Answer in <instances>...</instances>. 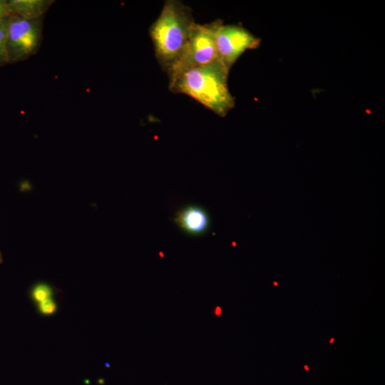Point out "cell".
<instances>
[{
	"instance_id": "9",
	"label": "cell",
	"mask_w": 385,
	"mask_h": 385,
	"mask_svg": "<svg viewBox=\"0 0 385 385\" xmlns=\"http://www.w3.org/2000/svg\"><path fill=\"white\" fill-rule=\"evenodd\" d=\"M9 18V17H8ZM8 18L0 21V67L8 64L6 39Z\"/></svg>"
},
{
	"instance_id": "6",
	"label": "cell",
	"mask_w": 385,
	"mask_h": 385,
	"mask_svg": "<svg viewBox=\"0 0 385 385\" xmlns=\"http://www.w3.org/2000/svg\"><path fill=\"white\" fill-rule=\"evenodd\" d=\"M173 220L182 232L193 237L204 235L211 226L210 216L207 210L195 204L181 207L175 213Z\"/></svg>"
},
{
	"instance_id": "2",
	"label": "cell",
	"mask_w": 385,
	"mask_h": 385,
	"mask_svg": "<svg viewBox=\"0 0 385 385\" xmlns=\"http://www.w3.org/2000/svg\"><path fill=\"white\" fill-rule=\"evenodd\" d=\"M195 22L192 9L180 1L167 0L149 29L155 56L167 73L181 56Z\"/></svg>"
},
{
	"instance_id": "5",
	"label": "cell",
	"mask_w": 385,
	"mask_h": 385,
	"mask_svg": "<svg viewBox=\"0 0 385 385\" xmlns=\"http://www.w3.org/2000/svg\"><path fill=\"white\" fill-rule=\"evenodd\" d=\"M260 41V38L242 25H225L222 22L215 35L218 59L230 70L244 52L258 48Z\"/></svg>"
},
{
	"instance_id": "14",
	"label": "cell",
	"mask_w": 385,
	"mask_h": 385,
	"mask_svg": "<svg viewBox=\"0 0 385 385\" xmlns=\"http://www.w3.org/2000/svg\"><path fill=\"white\" fill-rule=\"evenodd\" d=\"M274 285H277V282H274Z\"/></svg>"
},
{
	"instance_id": "1",
	"label": "cell",
	"mask_w": 385,
	"mask_h": 385,
	"mask_svg": "<svg viewBox=\"0 0 385 385\" xmlns=\"http://www.w3.org/2000/svg\"><path fill=\"white\" fill-rule=\"evenodd\" d=\"M230 69L220 61L186 70L169 80V89L187 95L220 117H225L235 105L227 79Z\"/></svg>"
},
{
	"instance_id": "4",
	"label": "cell",
	"mask_w": 385,
	"mask_h": 385,
	"mask_svg": "<svg viewBox=\"0 0 385 385\" xmlns=\"http://www.w3.org/2000/svg\"><path fill=\"white\" fill-rule=\"evenodd\" d=\"M43 29V17L26 19L9 16L6 39L8 64L24 61L36 54L42 43Z\"/></svg>"
},
{
	"instance_id": "12",
	"label": "cell",
	"mask_w": 385,
	"mask_h": 385,
	"mask_svg": "<svg viewBox=\"0 0 385 385\" xmlns=\"http://www.w3.org/2000/svg\"><path fill=\"white\" fill-rule=\"evenodd\" d=\"M3 262V256L1 252H0V265Z\"/></svg>"
},
{
	"instance_id": "7",
	"label": "cell",
	"mask_w": 385,
	"mask_h": 385,
	"mask_svg": "<svg viewBox=\"0 0 385 385\" xmlns=\"http://www.w3.org/2000/svg\"><path fill=\"white\" fill-rule=\"evenodd\" d=\"M54 0H7L11 15L26 19L43 18Z\"/></svg>"
},
{
	"instance_id": "8",
	"label": "cell",
	"mask_w": 385,
	"mask_h": 385,
	"mask_svg": "<svg viewBox=\"0 0 385 385\" xmlns=\"http://www.w3.org/2000/svg\"><path fill=\"white\" fill-rule=\"evenodd\" d=\"M53 287L45 282L36 283L31 287L30 291L31 298L36 304L50 298H53Z\"/></svg>"
},
{
	"instance_id": "3",
	"label": "cell",
	"mask_w": 385,
	"mask_h": 385,
	"mask_svg": "<svg viewBox=\"0 0 385 385\" xmlns=\"http://www.w3.org/2000/svg\"><path fill=\"white\" fill-rule=\"evenodd\" d=\"M222 22L221 19H216L205 24L195 23L181 56L168 73L169 80L186 70L206 66L219 60L215 35Z\"/></svg>"
},
{
	"instance_id": "10",
	"label": "cell",
	"mask_w": 385,
	"mask_h": 385,
	"mask_svg": "<svg viewBox=\"0 0 385 385\" xmlns=\"http://www.w3.org/2000/svg\"><path fill=\"white\" fill-rule=\"evenodd\" d=\"M36 305L38 312L43 316L53 315L58 309L57 303L53 298L46 299L41 303L37 304Z\"/></svg>"
},
{
	"instance_id": "13",
	"label": "cell",
	"mask_w": 385,
	"mask_h": 385,
	"mask_svg": "<svg viewBox=\"0 0 385 385\" xmlns=\"http://www.w3.org/2000/svg\"><path fill=\"white\" fill-rule=\"evenodd\" d=\"M334 342V339L332 338L331 340H330V343H332Z\"/></svg>"
},
{
	"instance_id": "11",
	"label": "cell",
	"mask_w": 385,
	"mask_h": 385,
	"mask_svg": "<svg viewBox=\"0 0 385 385\" xmlns=\"http://www.w3.org/2000/svg\"><path fill=\"white\" fill-rule=\"evenodd\" d=\"M11 16L7 0H0V21Z\"/></svg>"
}]
</instances>
